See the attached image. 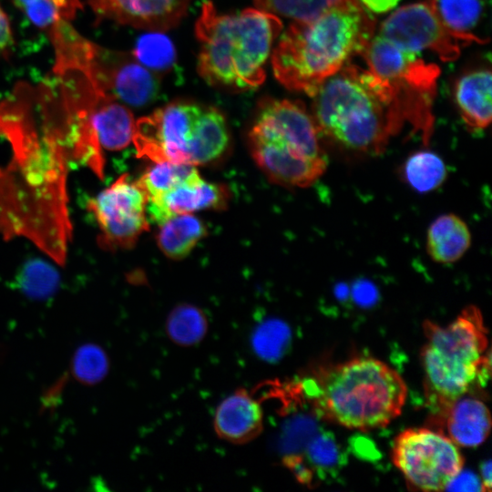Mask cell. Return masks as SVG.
<instances>
[{"label":"cell","mask_w":492,"mask_h":492,"mask_svg":"<svg viewBox=\"0 0 492 492\" xmlns=\"http://www.w3.org/2000/svg\"><path fill=\"white\" fill-rule=\"evenodd\" d=\"M392 460L410 489H446L462 471L464 457L458 446L440 431L408 428L394 440Z\"/></svg>","instance_id":"ba28073f"},{"label":"cell","mask_w":492,"mask_h":492,"mask_svg":"<svg viewBox=\"0 0 492 492\" xmlns=\"http://www.w3.org/2000/svg\"><path fill=\"white\" fill-rule=\"evenodd\" d=\"M320 136L302 103L266 98L260 103L248 141L253 159L272 181L305 188L328 166Z\"/></svg>","instance_id":"5b68a950"},{"label":"cell","mask_w":492,"mask_h":492,"mask_svg":"<svg viewBox=\"0 0 492 492\" xmlns=\"http://www.w3.org/2000/svg\"><path fill=\"white\" fill-rule=\"evenodd\" d=\"M313 97L312 116L320 135L351 152L381 154L407 123L395 88L354 65L325 79Z\"/></svg>","instance_id":"7a4b0ae2"},{"label":"cell","mask_w":492,"mask_h":492,"mask_svg":"<svg viewBox=\"0 0 492 492\" xmlns=\"http://www.w3.org/2000/svg\"><path fill=\"white\" fill-rule=\"evenodd\" d=\"M435 417L436 424L444 426L442 433L457 446L476 447L487 439L490 432L489 410L475 397L463 395Z\"/></svg>","instance_id":"e0dca14e"},{"label":"cell","mask_w":492,"mask_h":492,"mask_svg":"<svg viewBox=\"0 0 492 492\" xmlns=\"http://www.w3.org/2000/svg\"><path fill=\"white\" fill-rule=\"evenodd\" d=\"M339 0H254L257 8L294 21L318 16Z\"/></svg>","instance_id":"f1b7e54d"},{"label":"cell","mask_w":492,"mask_h":492,"mask_svg":"<svg viewBox=\"0 0 492 492\" xmlns=\"http://www.w3.org/2000/svg\"><path fill=\"white\" fill-rule=\"evenodd\" d=\"M442 24L464 43H484L473 33L485 12L484 0H427Z\"/></svg>","instance_id":"603a6c76"},{"label":"cell","mask_w":492,"mask_h":492,"mask_svg":"<svg viewBox=\"0 0 492 492\" xmlns=\"http://www.w3.org/2000/svg\"><path fill=\"white\" fill-rule=\"evenodd\" d=\"M89 70L108 94L133 107H143L157 97L159 82L157 76L137 58L103 49L93 45Z\"/></svg>","instance_id":"7c38bea8"},{"label":"cell","mask_w":492,"mask_h":492,"mask_svg":"<svg viewBox=\"0 0 492 492\" xmlns=\"http://www.w3.org/2000/svg\"><path fill=\"white\" fill-rule=\"evenodd\" d=\"M30 21L39 27L53 26L74 18L81 8L78 0H14Z\"/></svg>","instance_id":"83f0119b"},{"label":"cell","mask_w":492,"mask_h":492,"mask_svg":"<svg viewBox=\"0 0 492 492\" xmlns=\"http://www.w3.org/2000/svg\"><path fill=\"white\" fill-rule=\"evenodd\" d=\"M57 281L56 271L42 261H30L23 270L21 282L26 292L46 295L53 291Z\"/></svg>","instance_id":"4dcf8cb0"},{"label":"cell","mask_w":492,"mask_h":492,"mask_svg":"<svg viewBox=\"0 0 492 492\" xmlns=\"http://www.w3.org/2000/svg\"><path fill=\"white\" fill-rule=\"evenodd\" d=\"M482 490L481 482L472 473L462 471L452 480L446 489Z\"/></svg>","instance_id":"d6a6232c"},{"label":"cell","mask_w":492,"mask_h":492,"mask_svg":"<svg viewBox=\"0 0 492 492\" xmlns=\"http://www.w3.org/2000/svg\"><path fill=\"white\" fill-rule=\"evenodd\" d=\"M13 45V36L8 18L0 7V54L7 52Z\"/></svg>","instance_id":"836d02e7"},{"label":"cell","mask_w":492,"mask_h":492,"mask_svg":"<svg viewBox=\"0 0 492 492\" xmlns=\"http://www.w3.org/2000/svg\"><path fill=\"white\" fill-rule=\"evenodd\" d=\"M208 331L209 321L205 313L188 302L176 305L165 321L167 336L180 347L198 345L205 339Z\"/></svg>","instance_id":"d4e9b609"},{"label":"cell","mask_w":492,"mask_h":492,"mask_svg":"<svg viewBox=\"0 0 492 492\" xmlns=\"http://www.w3.org/2000/svg\"><path fill=\"white\" fill-rule=\"evenodd\" d=\"M426 252L436 262L453 263L460 260L471 245L466 223L453 213L437 217L426 232Z\"/></svg>","instance_id":"d6986e66"},{"label":"cell","mask_w":492,"mask_h":492,"mask_svg":"<svg viewBox=\"0 0 492 492\" xmlns=\"http://www.w3.org/2000/svg\"><path fill=\"white\" fill-rule=\"evenodd\" d=\"M0 135L13 154L0 169V231L5 238L26 237L64 262L72 231L65 128L19 84L0 104Z\"/></svg>","instance_id":"6da1fadb"},{"label":"cell","mask_w":492,"mask_h":492,"mask_svg":"<svg viewBox=\"0 0 492 492\" xmlns=\"http://www.w3.org/2000/svg\"><path fill=\"white\" fill-rule=\"evenodd\" d=\"M148 199L136 181L124 174L87 203L98 229L104 250L129 249L149 229Z\"/></svg>","instance_id":"30bf717a"},{"label":"cell","mask_w":492,"mask_h":492,"mask_svg":"<svg viewBox=\"0 0 492 492\" xmlns=\"http://www.w3.org/2000/svg\"><path fill=\"white\" fill-rule=\"evenodd\" d=\"M421 349L424 388L434 416L489 376L487 330L479 309L466 307L448 325L426 321Z\"/></svg>","instance_id":"8992f818"},{"label":"cell","mask_w":492,"mask_h":492,"mask_svg":"<svg viewBox=\"0 0 492 492\" xmlns=\"http://www.w3.org/2000/svg\"><path fill=\"white\" fill-rule=\"evenodd\" d=\"M400 0H359L362 5L374 13H384L394 8Z\"/></svg>","instance_id":"e575fe53"},{"label":"cell","mask_w":492,"mask_h":492,"mask_svg":"<svg viewBox=\"0 0 492 492\" xmlns=\"http://www.w3.org/2000/svg\"><path fill=\"white\" fill-rule=\"evenodd\" d=\"M206 105L178 100L136 121L132 141L138 157L152 162L190 164V152Z\"/></svg>","instance_id":"9c48e42d"},{"label":"cell","mask_w":492,"mask_h":492,"mask_svg":"<svg viewBox=\"0 0 492 492\" xmlns=\"http://www.w3.org/2000/svg\"><path fill=\"white\" fill-rule=\"evenodd\" d=\"M402 178L405 184L419 193H428L440 187L447 177L442 158L430 149H420L405 160Z\"/></svg>","instance_id":"cb8c5ba5"},{"label":"cell","mask_w":492,"mask_h":492,"mask_svg":"<svg viewBox=\"0 0 492 492\" xmlns=\"http://www.w3.org/2000/svg\"><path fill=\"white\" fill-rule=\"evenodd\" d=\"M135 124L128 108L114 97L105 99L92 115V125L102 149L120 150L128 146Z\"/></svg>","instance_id":"ffe728a7"},{"label":"cell","mask_w":492,"mask_h":492,"mask_svg":"<svg viewBox=\"0 0 492 492\" xmlns=\"http://www.w3.org/2000/svg\"><path fill=\"white\" fill-rule=\"evenodd\" d=\"M482 490L490 491L491 488V462L487 460L481 466Z\"/></svg>","instance_id":"d590c367"},{"label":"cell","mask_w":492,"mask_h":492,"mask_svg":"<svg viewBox=\"0 0 492 492\" xmlns=\"http://www.w3.org/2000/svg\"><path fill=\"white\" fill-rule=\"evenodd\" d=\"M491 72L480 69L462 76L455 87V100L458 112L470 130L488 127L492 117Z\"/></svg>","instance_id":"ac0fdd59"},{"label":"cell","mask_w":492,"mask_h":492,"mask_svg":"<svg viewBox=\"0 0 492 492\" xmlns=\"http://www.w3.org/2000/svg\"><path fill=\"white\" fill-rule=\"evenodd\" d=\"M191 0H90L102 18L150 32H162L177 26Z\"/></svg>","instance_id":"5bb4252c"},{"label":"cell","mask_w":492,"mask_h":492,"mask_svg":"<svg viewBox=\"0 0 492 492\" xmlns=\"http://www.w3.org/2000/svg\"><path fill=\"white\" fill-rule=\"evenodd\" d=\"M135 56L138 62L149 69H166L173 63L175 52L168 37L153 31L138 39Z\"/></svg>","instance_id":"f546056e"},{"label":"cell","mask_w":492,"mask_h":492,"mask_svg":"<svg viewBox=\"0 0 492 492\" xmlns=\"http://www.w3.org/2000/svg\"><path fill=\"white\" fill-rule=\"evenodd\" d=\"M159 225L158 246L172 260L185 258L207 234L204 222L192 213L173 216Z\"/></svg>","instance_id":"44dd1931"},{"label":"cell","mask_w":492,"mask_h":492,"mask_svg":"<svg viewBox=\"0 0 492 492\" xmlns=\"http://www.w3.org/2000/svg\"><path fill=\"white\" fill-rule=\"evenodd\" d=\"M315 406L321 416L347 428L367 431L397 417L407 388L392 367L372 357L333 365L318 378Z\"/></svg>","instance_id":"52a82bcc"},{"label":"cell","mask_w":492,"mask_h":492,"mask_svg":"<svg viewBox=\"0 0 492 492\" xmlns=\"http://www.w3.org/2000/svg\"><path fill=\"white\" fill-rule=\"evenodd\" d=\"M309 456L316 464L332 465L336 458V448L331 440L320 437L311 445Z\"/></svg>","instance_id":"1f68e13d"},{"label":"cell","mask_w":492,"mask_h":492,"mask_svg":"<svg viewBox=\"0 0 492 492\" xmlns=\"http://www.w3.org/2000/svg\"><path fill=\"white\" fill-rule=\"evenodd\" d=\"M229 198L227 187L206 181L196 172L162 195L148 200L146 212L151 220L160 224L179 214L221 210L227 206Z\"/></svg>","instance_id":"9a60e30c"},{"label":"cell","mask_w":492,"mask_h":492,"mask_svg":"<svg viewBox=\"0 0 492 492\" xmlns=\"http://www.w3.org/2000/svg\"><path fill=\"white\" fill-rule=\"evenodd\" d=\"M282 30L280 16L270 12L256 7L220 14L211 2H205L195 24L200 77L234 91L258 87Z\"/></svg>","instance_id":"277c9868"},{"label":"cell","mask_w":492,"mask_h":492,"mask_svg":"<svg viewBox=\"0 0 492 492\" xmlns=\"http://www.w3.org/2000/svg\"><path fill=\"white\" fill-rule=\"evenodd\" d=\"M230 131L224 115L216 108L207 106L190 152V163L210 164L228 150Z\"/></svg>","instance_id":"7402d4cb"},{"label":"cell","mask_w":492,"mask_h":492,"mask_svg":"<svg viewBox=\"0 0 492 492\" xmlns=\"http://www.w3.org/2000/svg\"><path fill=\"white\" fill-rule=\"evenodd\" d=\"M368 69L402 93L435 95L439 68L425 63L417 53L374 36L362 53Z\"/></svg>","instance_id":"4fadbf2b"},{"label":"cell","mask_w":492,"mask_h":492,"mask_svg":"<svg viewBox=\"0 0 492 492\" xmlns=\"http://www.w3.org/2000/svg\"><path fill=\"white\" fill-rule=\"evenodd\" d=\"M290 341L291 331L288 325L278 318H268L253 329L251 346L259 359L274 363L283 356Z\"/></svg>","instance_id":"484cf974"},{"label":"cell","mask_w":492,"mask_h":492,"mask_svg":"<svg viewBox=\"0 0 492 492\" xmlns=\"http://www.w3.org/2000/svg\"><path fill=\"white\" fill-rule=\"evenodd\" d=\"M263 426L261 405L246 389L226 396L217 406L213 417L216 435L233 445L253 441L261 434Z\"/></svg>","instance_id":"2e32d148"},{"label":"cell","mask_w":492,"mask_h":492,"mask_svg":"<svg viewBox=\"0 0 492 492\" xmlns=\"http://www.w3.org/2000/svg\"><path fill=\"white\" fill-rule=\"evenodd\" d=\"M153 163L136 181L148 200L162 195L198 172L195 167L190 164L168 161Z\"/></svg>","instance_id":"4316f807"},{"label":"cell","mask_w":492,"mask_h":492,"mask_svg":"<svg viewBox=\"0 0 492 492\" xmlns=\"http://www.w3.org/2000/svg\"><path fill=\"white\" fill-rule=\"evenodd\" d=\"M377 35L417 54L432 51L443 61L456 59L464 43L442 24L427 0L398 8L381 24Z\"/></svg>","instance_id":"8fae6325"},{"label":"cell","mask_w":492,"mask_h":492,"mask_svg":"<svg viewBox=\"0 0 492 492\" xmlns=\"http://www.w3.org/2000/svg\"><path fill=\"white\" fill-rule=\"evenodd\" d=\"M374 30V20L359 0H339L284 31L271 55L274 76L286 88L313 97L325 79L363 53Z\"/></svg>","instance_id":"3957f363"}]
</instances>
